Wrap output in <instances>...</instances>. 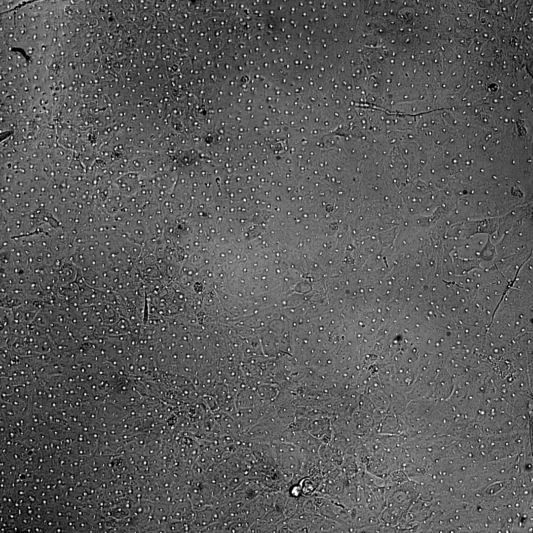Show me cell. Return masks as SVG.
Segmentation results:
<instances>
[{
  "label": "cell",
  "instance_id": "cell-1",
  "mask_svg": "<svg viewBox=\"0 0 533 533\" xmlns=\"http://www.w3.org/2000/svg\"><path fill=\"white\" fill-rule=\"evenodd\" d=\"M234 402L237 410L262 406L264 404L257 390L249 387L239 389L235 397Z\"/></svg>",
  "mask_w": 533,
  "mask_h": 533
},
{
  "label": "cell",
  "instance_id": "cell-2",
  "mask_svg": "<svg viewBox=\"0 0 533 533\" xmlns=\"http://www.w3.org/2000/svg\"><path fill=\"white\" fill-rule=\"evenodd\" d=\"M256 390L263 403L272 401L279 394L278 387L275 384L264 383L259 385Z\"/></svg>",
  "mask_w": 533,
  "mask_h": 533
},
{
  "label": "cell",
  "instance_id": "cell-3",
  "mask_svg": "<svg viewBox=\"0 0 533 533\" xmlns=\"http://www.w3.org/2000/svg\"><path fill=\"white\" fill-rule=\"evenodd\" d=\"M224 526L220 521L214 522L202 529V533H221L223 532Z\"/></svg>",
  "mask_w": 533,
  "mask_h": 533
}]
</instances>
